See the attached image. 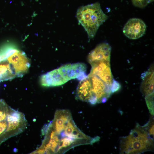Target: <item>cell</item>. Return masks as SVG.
Here are the masks:
<instances>
[{
  "instance_id": "6da1fadb",
  "label": "cell",
  "mask_w": 154,
  "mask_h": 154,
  "mask_svg": "<svg viewBox=\"0 0 154 154\" xmlns=\"http://www.w3.org/2000/svg\"><path fill=\"white\" fill-rule=\"evenodd\" d=\"M42 132L44 137L41 145L32 154H64L77 146L92 145L100 139L82 132L67 110H56L53 119L44 127Z\"/></svg>"
},
{
  "instance_id": "7a4b0ae2",
  "label": "cell",
  "mask_w": 154,
  "mask_h": 154,
  "mask_svg": "<svg viewBox=\"0 0 154 154\" xmlns=\"http://www.w3.org/2000/svg\"><path fill=\"white\" fill-rule=\"evenodd\" d=\"M146 124L141 126L137 123L128 135L120 137V153L140 154L153 151L154 138L150 135Z\"/></svg>"
},
{
  "instance_id": "3957f363",
  "label": "cell",
  "mask_w": 154,
  "mask_h": 154,
  "mask_svg": "<svg viewBox=\"0 0 154 154\" xmlns=\"http://www.w3.org/2000/svg\"><path fill=\"white\" fill-rule=\"evenodd\" d=\"M76 17L79 24L86 31L89 39L94 37L99 27L108 18L98 2L80 7L77 10Z\"/></svg>"
},
{
  "instance_id": "277c9868",
  "label": "cell",
  "mask_w": 154,
  "mask_h": 154,
  "mask_svg": "<svg viewBox=\"0 0 154 154\" xmlns=\"http://www.w3.org/2000/svg\"><path fill=\"white\" fill-rule=\"evenodd\" d=\"M7 119L8 121V126L2 136L3 143L23 132L27 125V121L24 114L11 107Z\"/></svg>"
},
{
  "instance_id": "5b68a950",
  "label": "cell",
  "mask_w": 154,
  "mask_h": 154,
  "mask_svg": "<svg viewBox=\"0 0 154 154\" xmlns=\"http://www.w3.org/2000/svg\"><path fill=\"white\" fill-rule=\"evenodd\" d=\"M88 76L91 84L92 93V98L88 102L92 105L106 102L112 93V87L95 75L89 74Z\"/></svg>"
},
{
  "instance_id": "8992f818",
  "label": "cell",
  "mask_w": 154,
  "mask_h": 154,
  "mask_svg": "<svg viewBox=\"0 0 154 154\" xmlns=\"http://www.w3.org/2000/svg\"><path fill=\"white\" fill-rule=\"evenodd\" d=\"M13 69L16 77H21L29 70L31 64L25 53L18 50L6 60Z\"/></svg>"
},
{
  "instance_id": "52a82bcc",
  "label": "cell",
  "mask_w": 154,
  "mask_h": 154,
  "mask_svg": "<svg viewBox=\"0 0 154 154\" xmlns=\"http://www.w3.org/2000/svg\"><path fill=\"white\" fill-rule=\"evenodd\" d=\"M58 69L62 76L68 81L75 78L80 80L87 76L86 65L83 63L66 64Z\"/></svg>"
},
{
  "instance_id": "ba28073f",
  "label": "cell",
  "mask_w": 154,
  "mask_h": 154,
  "mask_svg": "<svg viewBox=\"0 0 154 154\" xmlns=\"http://www.w3.org/2000/svg\"><path fill=\"white\" fill-rule=\"evenodd\" d=\"M90 74L97 76L108 85L112 86L114 80L112 73L110 61H104L90 64Z\"/></svg>"
},
{
  "instance_id": "9c48e42d",
  "label": "cell",
  "mask_w": 154,
  "mask_h": 154,
  "mask_svg": "<svg viewBox=\"0 0 154 154\" xmlns=\"http://www.w3.org/2000/svg\"><path fill=\"white\" fill-rule=\"evenodd\" d=\"M146 26L144 22L138 18L129 19L125 25L123 31L128 38L136 39L141 37L145 33Z\"/></svg>"
},
{
  "instance_id": "30bf717a",
  "label": "cell",
  "mask_w": 154,
  "mask_h": 154,
  "mask_svg": "<svg viewBox=\"0 0 154 154\" xmlns=\"http://www.w3.org/2000/svg\"><path fill=\"white\" fill-rule=\"evenodd\" d=\"M111 48L106 42L101 43L89 53L88 56V62L92 63L104 61H110Z\"/></svg>"
},
{
  "instance_id": "8fae6325",
  "label": "cell",
  "mask_w": 154,
  "mask_h": 154,
  "mask_svg": "<svg viewBox=\"0 0 154 154\" xmlns=\"http://www.w3.org/2000/svg\"><path fill=\"white\" fill-rule=\"evenodd\" d=\"M68 81L60 75L58 69L42 75L40 78L41 85L44 86H55L62 85Z\"/></svg>"
},
{
  "instance_id": "7c38bea8",
  "label": "cell",
  "mask_w": 154,
  "mask_h": 154,
  "mask_svg": "<svg viewBox=\"0 0 154 154\" xmlns=\"http://www.w3.org/2000/svg\"><path fill=\"white\" fill-rule=\"evenodd\" d=\"M92 97L91 84L87 76L80 80L76 89V97L81 101L89 102Z\"/></svg>"
},
{
  "instance_id": "4fadbf2b",
  "label": "cell",
  "mask_w": 154,
  "mask_h": 154,
  "mask_svg": "<svg viewBox=\"0 0 154 154\" xmlns=\"http://www.w3.org/2000/svg\"><path fill=\"white\" fill-rule=\"evenodd\" d=\"M152 66L142 75V81L140 90L143 95L146 96L154 93V69Z\"/></svg>"
},
{
  "instance_id": "5bb4252c",
  "label": "cell",
  "mask_w": 154,
  "mask_h": 154,
  "mask_svg": "<svg viewBox=\"0 0 154 154\" xmlns=\"http://www.w3.org/2000/svg\"><path fill=\"white\" fill-rule=\"evenodd\" d=\"M16 77L11 67L7 60L0 61V82Z\"/></svg>"
},
{
  "instance_id": "9a60e30c",
  "label": "cell",
  "mask_w": 154,
  "mask_h": 154,
  "mask_svg": "<svg viewBox=\"0 0 154 154\" xmlns=\"http://www.w3.org/2000/svg\"><path fill=\"white\" fill-rule=\"evenodd\" d=\"M19 49L13 43H8L0 48V61L5 60Z\"/></svg>"
},
{
  "instance_id": "2e32d148",
  "label": "cell",
  "mask_w": 154,
  "mask_h": 154,
  "mask_svg": "<svg viewBox=\"0 0 154 154\" xmlns=\"http://www.w3.org/2000/svg\"><path fill=\"white\" fill-rule=\"evenodd\" d=\"M10 107L4 100L0 99V121L7 119Z\"/></svg>"
},
{
  "instance_id": "e0dca14e",
  "label": "cell",
  "mask_w": 154,
  "mask_h": 154,
  "mask_svg": "<svg viewBox=\"0 0 154 154\" xmlns=\"http://www.w3.org/2000/svg\"><path fill=\"white\" fill-rule=\"evenodd\" d=\"M145 98L149 112L154 116V93L145 96Z\"/></svg>"
},
{
  "instance_id": "ac0fdd59",
  "label": "cell",
  "mask_w": 154,
  "mask_h": 154,
  "mask_svg": "<svg viewBox=\"0 0 154 154\" xmlns=\"http://www.w3.org/2000/svg\"><path fill=\"white\" fill-rule=\"evenodd\" d=\"M154 0H131L133 4L135 7L143 8L150 3L152 2Z\"/></svg>"
},
{
  "instance_id": "d6986e66",
  "label": "cell",
  "mask_w": 154,
  "mask_h": 154,
  "mask_svg": "<svg viewBox=\"0 0 154 154\" xmlns=\"http://www.w3.org/2000/svg\"><path fill=\"white\" fill-rule=\"evenodd\" d=\"M8 124V121L7 119L0 121V146L3 143L2 136L7 128Z\"/></svg>"
},
{
  "instance_id": "ffe728a7",
  "label": "cell",
  "mask_w": 154,
  "mask_h": 154,
  "mask_svg": "<svg viewBox=\"0 0 154 154\" xmlns=\"http://www.w3.org/2000/svg\"><path fill=\"white\" fill-rule=\"evenodd\" d=\"M120 88V86L119 83L117 81L114 80L111 88L112 93H114L118 91Z\"/></svg>"
}]
</instances>
